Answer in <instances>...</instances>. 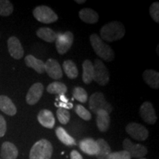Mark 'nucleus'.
<instances>
[{"label": "nucleus", "mask_w": 159, "mask_h": 159, "mask_svg": "<svg viewBox=\"0 0 159 159\" xmlns=\"http://www.w3.org/2000/svg\"><path fill=\"white\" fill-rule=\"evenodd\" d=\"M13 12V5L8 0H0V16H9Z\"/></svg>", "instance_id": "obj_28"}, {"label": "nucleus", "mask_w": 159, "mask_h": 159, "mask_svg": "<svg viewBox=\"0 0 159 159\" xmlns=\"http://www.w3.org/2000/svg\"><path fill=\"white\" fill-rule=\"evenodd\" d=\"M47 91L52 94H65L67 92V87L61 82H53L47 86Z\"/></svg>", "instance_id": "obj_27"}, {"label": "nucleus", "mask_w": 159, "mask_h": 159, "mask_svg": "<svg viewBox=\"0 0 159 159\" xmlns=\"http://www.w3.org/2000/svg\"><path fill=\"white\" fill-rule=\"evenodd\" d=\"M124 150L128 152L131 158H141L148 154V149L144 145L140 144H134L130 139H125L122 143Z\"/></svg>", "instance_id": "obj_8"}, {"label": "nucleus", "mask_w": 159, "mask_h": 159, "mask_svg": "<svg viewBox=\"0 0 159 159\" xmlns=\"http://www.w3.org/2000/svg\"><path fill=\"white\" fill-rule=\"evenodd\" d=\"M80 19L87 24H95L98 21L99 15L91 8H83L79 12Z\"/></svg>", "instance_id": "obj_21"}, {"label": "nucleus", "mask_w": 159, "mask_h": 159, "mask_svg": "<svg viewBox=\"0 0 159 159\" xmlns=\"http://www.w3.org/2000/svg\"><path fill=\"white\" fill-rule=\"evenodd\" d=\"M90 42L95 53L104 61H112L114 59V50L110 46L106 44L97 34H92L90 36Z\"/></svg>", "instance_id": "obj_2"}, {"label": "nucleus", "mask_w": 159, "mask_h": 159, "mask_svg": "<svg viewBox=\"0 0 159 159\" xmlns=\"http://www.w3.org/2000/svg\"><path fill=\"white\" fill-rule=\"evenodd\" d=\"M96 142L99 148L98 153L96 155L97 159H108L111 150L108 142L103 139H97Z\"/></svg>", "instance_id": "obj_23"}, {"label": "nucleus", "mask_w": 159, "mask_h": 159, "mask_svg": "<svg viewBox=\"0 0 159 159\" xmlns=\"http://www.w3.org/2000/svg\"><path fill=\"white\" fill-rule=\"evenodd\" d=\"M38 120L40 124L46 128L52 129L55 126V117L52 113L47 109H43L38 114Z\"/></svg>", "instance_id": "obj_15"}, {"label": "nucleus", "mask_w": 159, "mask_h": 159, "mask_svg": "<svg viewBox=\"0 0 159 159\" xmlns=\"http://www.w3.org/2000/svg\"><path fill=\"white\" fill-rule=\"evenodd\" d=\"M0 110L9 116H14L17 113L16 107L14 103L5 95L0 96Z\"/></svg>", "instance_id": "obj_17"}, {"label": "nucleus", "mask_w": 159, "mask_h": 159, "mask_svg": "<svg viewBox=\"0 0 159 159\" xmlns=\"http://www.w3.org/2000/svg\"><path fill=\"white\" fill-rule=\"evenodd\" d=\"M6 131H7V123L5 118L0 115V138L5 136Z\"/></svg>", "instance_id": "obj_34"}, {"label": "nucleus", "mask_w": 159, "mask_h": 159, "mask_svg": "<svg viewBox=\"0 0 159 159\" xmlns=\"http://www.w3.org/2000/svg\"><path fill=\"white\" fill-rule=\"evenodd\" d=\"M33 16L37 21L43 24H51L55 22L58 17L50 7L45 5L38 6L33 10Z\"/></svg>", "instance_id": "obj_5"}, {"label": "nucleus", "mask_w": 159, "mask_h": 159, "mask_svg": "<svg viewBox=\"0 0 159 159\" xmlns=\"http://www.w3.org/2000/svg\"><path fill=\"white\" fill-rule=\"evenodd\" d=\"M57 117L61 124L66 125L70 119V113L66 109L58 108L57 111Z\"/></svg>", "instance_id": "obj_30"}, {"label": "nucleus", "mask_w": 159, "mask_h": 159, "mask_svg": "<svg viewBox=\"0 0 159 159\" xmlns=\"http://www.w3.org/2000/svg\"><path fill=\"white\" fill-rule=\"evenodd\" d=\"M109 72L104 63L100 60H95L94 63L93 80L99 85H105L109 82Z\"/></svg>", "instance_id": "obj_7"}, {"label": "nucleus", "mask_w": 159, "mask_h": 159, "mask_svg": "<svg viewBox=\"0 0 159 159\" xmlns=\"http://www.w3.org/2000/svg\"><path fill=\"white\" fill-rule=\"evenodd\" d=\"M75 2H77L78 4H83L85 2V0H76V1H75Z\"/></svg>", "instance_id": "obj_38"}, {"label": "nucleus", "mask_w": 159, "mask_h": 159, "mask_svg": "<svg viewBox=\"0 0 159 159\" xmlns=\"http://www.w3.org/2000/svg\"><path fill=\"white\" fill-rule=\"evenodd\" d=\"M139 159H146L145 158H139Z\"/></svg>", "instance_id": "obj_40"}, {"label": "nucleus", "mask_w": 159, "mask_h": 159, "mask_svg": "<svg viewBox=\"0 0 159 159\" xmlns=\"http://www.w3.org/2000/svg\"><path fill=\"white\" fill-rule=\"evenodd\" d=\"M44 71L51 78L59 80L62 78L63 71L61 65L55 59H48L44 63Z\"/></svg>", "instance_id": "obj_13"}, {"label": "nucleus", "mask_w": 159, "mask_h": 159, "mask_svg": "<svg viewBox=\"0 0 159 159\" xmlns=\"http://www.w3.org/2000/svg\"><path fill=\"white\" fill-rule=\"evenodd\" d=\"M43 91V85L41 83H34L30 88L27 96H26V102L30 105H35L39 102L42 97Z\"/></svg>", "instance_id": "obj_11"}, {"label": "nucleus", "mask_w": 159, "mask_h": 159, "mask_svg": "<svg viewBox=\"0 0 159 159\" xmlns=\"http://www.w3.org/2000/svg\"><path fill=\"white\" fill-rule=\"evenodd\" d=\"M139 114L142 119L149 125H153L156 122L157 116L152 103L144 102L139 109Z\"/></svg>", "instance_id": "obj_10"}, {"label": "nucleus", "mask_w": 159, "mask_h": 159, "mask_svg": "<svg viewBox=\"0 0 159 159\" xmlns=\"http://www.w3.org/2000/svg\"><path fill=\"white\" fill-rule=\"evenodd\" d=\"M74 41V35L70 31H66L64 33H57L55 39V47L57 52L60 55L66 53L72 46Z\"/></svg>", "instance_id": "obj_6"}, {"label": "nucleus", "mask_w": 159, "mask_h": 159, "mask_svg": "<svg viewBox=\"0 0 159 159\" xmlns=\"http://www.w3.org/2000/svg\"><path fill=\"white\" fill-rule=\"evenodd\" d=\"M63 69L65 74L69 79H75L78 76V69L77 68V66L71 60H67L63 62Z\"/></svg>", "instance_id": "obj_26"}, {"label": "nucleus", "mask_w": 159, "mask_h": 159, "mask_svg": "<svg viewBox=\"0 0 159 159\" xmlns=\"http://www.w3.org/2000/svg\"><path fill=\"white\" fill-rule=\"evenodd\" d=\"M125 130L130 137L137 141H145L148 138L149 132L144 125L136 122H131L125 128Z\"/></svg>", "instance_id": "obj_9"}, {"label": "nucleus", "mask_w": 159, "mask_h": 159, "mask_svg": "<svg viewBox=\"0 0 159 159\" xmlns=\"http://www.w3.org/2000/svg\"><path fill=\"white\" fill-rule=\"evenodd\" d=\"M150 14L156 23H159V2H156L150 7Z\"/></svg>", "instance_id": "obj_32"}, {"label": "nucleus", "mask_w": 159, "mask_h": 159, "mask_svg": "<svg viewBox=\"0 0 159 159\" xmlns=\"http://www.w3.org/2000/svg\"><path fill=\"white\" fill-rule=\"evenodd\" d=\"M108 159H131L130 154L125 150L111 152Z\"/></svg>", "instance_id": "obj_33"}, {"label": "nucleus", "mask_w": 159, "mask_h": 159, "mask_svg": "<svg viewBox=\"0 0 159 159\" xmlns=\"http://www.w3.org/2000/svg\"><path fill=\"white\" fill-rule=\"evenodd\" d=\"M53 148L47 139H41L35 143L30 152V159H50Z\"/></svg>", "instance_id": "obj_3"}, {"label": "nucleus", "mask_w": 159, "mask_h": 159, "mask_svg": "<svg viewBox=\"0 0 159 159\" xmlns=\"http://www.w3.org/2000/svg\"><path fill=\"white\" fill-rule=\"evenodd\" d=\"M55 106L58 107V108H64V109H71L73 108V104L71 102H55Z\"/></svg>", "instance_id": "obj_35"}, {"label": "nucleus", "mask_w": 159, "mask_h": 159, "mask_svg": "<svg viewBox=\"0 0 159 159\" xmlns=\"http://www.w3.org/2000/svg\"><path fill=\"white\" fill-rule=\"evenodd\" d=\"M143 78L145 83L151 88L155 89L159 88V73L158 71L148 69L143 73Z\"/></svg>", "instance_id": "obj_20"}, {"label": "nucleus", "mask_w": 159, "mask_h": 159, "mask_svg": "<svg viewBox=\"0 0 159 159\" xmlns=\"http://www.w3.org/2000/svg\"><path fill=\"white\" fill-rule=\"evenodd\" d=\"M79 148L84 153L89 156H96L99 151L97 142L91 138L83 139L81 140L80 142Z\"/></svg>", "instance_id": "obj_14"}, {"label": "nucleus", "mask_w": 159, "mask_h": 159, "mask_svg": "<svg viewBox=\"0 0 159 159\" xmlns=\"http://www.w3.org/2000/svg\"><path fill=\"white\" fill-rule=\"evenodd\" d=\"M0 159H1V158H0Z\"/></svg>", "instance_id": "obj_41"}, {"label": "nucleus", "mask_w": 159, "mask_h": 159, "mask_svg": "<svg viewBox=\"0 0 159 159\" xmlns=\"http://www.w3.org/2000/svg\"><path fill=\"white\" fill-rule=\"evenodd\" d=\"M73 97L81 103H85L88 100V94L84 89L81 87H75L73 90Z\"/></svg>", "instance_id": "obj_29"}, {"label": "nucleus", "mask_w": 159, "mask_h": 159, "mask_svg": "<svg viewBox=\"0 0 159 159\" xmlns=\"http://www.w3.org/2000/svg\"><path fill=\"white\" fill-rule=\"evenodd\" d=\"M58 99H60V100H61V102H65V103L69 102V99L66 98V97L64 94L58 95V97H57L56 100H58Z\"/></svg>", "instance_id": "obj_37"}, {"label": "nucleus", "mask_w": 159, "mask_h": 159, "mask_svg": "<svg viewBox=\"0 0 159 159\" xmlns=\"http://www.w3.org/2000/svg\"><path fill=\"white\" fill-rule=\"evenodd\" d=\"M75 112L78 116L85 121H89L91 119V114L83 105H77L75 106Z\"/></svg>", "instance_id": "obj_31"}, {"label": "nucleus", "mask_w": 159, "mask_h": 159, "mask_svg": "<svg viewBox=\"0 0 159 159\" xmlns=\"http://www.w3.org/2000/svg\"><path fill=\"white\" fill-rule=\"evenodd\" d=\"M71 159H83L82 156L77 150H72L70 153Z\"/></svg>", "instance_id": "obj_36"}, {"label": "nucleus", "mask_w": 159, "mask_h": 159, "mask_svg": "<svg viewBox=\"0 0 159 159\" xmlns=\"http://www.w3.org/2000/svg\"><path fill=\"white\" fill-rule=\"evenodd\" d=\"M7 47L10 55L13 58L19 60L24 56L25 51L21 42L16 37L11 36L7 40Z\"/></svg>", "instance_id": "obj_12"}, {"label": "nucleus", "mask_w": 159, "mask_h": 159, "mask_svg": "<svg viewBox=\"0 0 159 159\" xmlns=\"http://www.w3.org/2000/svg\"><path fill=\"white\" fill-rule=\"evenodd\" d=\"M55 134H56V136L59 140L66 146H75V145H76V142H75V139L71 137L62 127H58L55 130Z\"/></svg>", "instance_id": "obj_25"}, {"label": "nucleus", "mask_w": 159, "mask_h": 159, "mask_svg": "<svg viewBox=\"0 0 159 159\" xmlns=\"http://www.w3.org/2000/svg\"><path fill=\"white\" fill-rule=\"evenodd\" d=\"M94 77V64L89 60L83 63V80L85 84H89Z\"/></svg>", "instance_id": "obj_22"}, {"label": "nucleus", "mask_w": 159, "mask_h": 159, "mask_svg": "<svg viewBox=\"0 0 159 159\" xmlns=\"http://www.w3.org/2000/svg\"><path fill=\"white\" fill-rule=\"evenodd\" d=\"M19 151L15 144L9 142H5L2 144L1 156L3 159H16Z\"/></svg>", "instance_id": "obj_16"}, {"label": "nucleus", "mask_w": 159, "mask_h": 159, "mask_svg": "<svg viewBox=\"0 0 159 159\" xmlns=\"http://www.w3.org/2000/svg\"><path fill=\"white\" fill-rule=\"evenodd\" d=\"M158 47L159 46L158 45V47H157V53H158Z\"/></svg>", "instance_id": "obj_39"}, {"label": "nucleus", "mask_w": 159, "mask_h": 159, "mask_svg": "<svg viewBox=\"0 0 159 159\" xmlns=\"http://www.w3.org/2000/svg\"><path fill=\"white\" fill-rule=\"evenodd\" d=\"M25 62L27 67L34 69L39 74L44 72V62L41 60L37 59L32 55H28L25 57Z\"/></svg>", "instance_id": "obj_19"}, {"label": "nucleus", "mask_w": 159, "mask_h": 159, "mask_svg": "<svg viewBox=\"0 0 159 159\" xmlns=\"http://www.w3.org/2000/svg\"><path fill=\"white\" fill-rule=\"evenodd\" d=\"M89 108L94 114H96L99 110H104L109 114L112 112L113 107L110 103L105 100V96L102 93H94L89 98Z\"/></svg>", "instance_id": "obj_4"}, {"label": "nucleus", "mask_w": 159, "mask_h": 159, "mask_svg": "<svg viewBox=\"0 0 159 159\" xmlns=\"http://www.w3.org/2000/svg\"><path fill=\"white\" fill-rule=\"evenodd\" d=\"M97 126L100 132H106L110 126V116L104 110H99L97 112Z\"/></svg>", "instance_id": "obj_18"}, {"label": "nucleus", "mask_w": 159, "mask_h": 159, "mask_svg": "<svg viewBox=\"0 0 159 159\" xmlns=\"http://www.w3.org/2000/svg\"><path fill=\"white\" fill-rule=\"evenodd\" d=\"M36 35L39 39L49 43L55 41L57 33L49 27H41L36 31Z\"/></svg>", "instance_id": "obj_24"}, {"label": "nucleus", "mask_w": 159, "mask_h": 159, "mask_svg": "<svg viewBox=\"0 0 159 159\" xmlns=\"http://www.w3.org/2000/svg\"><path fill=\"white\" fill-rule=\"evenodd\" d=\"M125 29L122 23L117 21H111L103 26L100 30V39L108 42L118 41L124 37Z\"/></svg>", "instance_id": "obj_1"}]
</instances>
